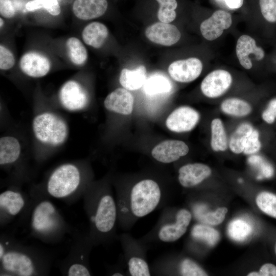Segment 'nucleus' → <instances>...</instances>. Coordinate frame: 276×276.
<instances>
[{"label":"nucleus","instance_id":"7ed1b4c3","mask_svg":"<svg viewBox=\"0 0 276 276\" xmlns=\"http://www.w3.org/2000/svg\"><path fill=\"white\" fill-rule=\"evenodd\" d=\"M51 264L50 255L23 245L13 237L1 234V276L47 275L50 273Z\"/></svg>","mask_w":276,"mask_h":276},{"label":"nucleus","instance_id":"c03bdc74","mask_svg":"<svg viewBox=\"0 0 276 276\" xmlns=\"http://www.w3.org/2000/svg\"><path fill=\"white\" fill-rule=\"evenodd\" d=\"M0 13L6 18H11L15 14V9L10 0H0Z\"/></svg>","mask_w":276,"mask_h":276},{"label":"nucleus","instance_id":"cd10ccee","mask_svg":"<svg viewBox=\"0 0 276 276\" xmlns=\"http://www.w3.org/2000/svg\"><path fill=\"white\" fill-rule=\"evenodd\" d=\"M211 146L216 152L225 151L228 147V141L222 121L219 118L213 119L211 123Z\"/></svg>","mask_w":276,"mask_h":276},{"label":"nucleus","instance_id":"a211bd4d","mask_svg":"<svg viewBox=\"0 0 276 276\" xmlns=\"http://www.w3.org/2000/svg\"><path fill=\"white\" fill-rule=\"evenodd\" d=\"M211 172V168L205 164H188L179 169L178 179L183 187L190 188L201 183L210 176Z\"/></svg>","mask_w":276,"mask_h":276},{"label":"nucleus","instance_id":"72a5a7b5","mask_svg":"<svg viewBox=\"0 0 276 276\" xmlns=\"http://www.w3.org/2000/svg\"><path fill=\"white\" fill-rule=\"evenodd\" d=\"M158 4L157 16L160 22L170 23L176 17V0H155Z\"/></svg>","mask_w":276,"mask_h":276},{"label":"nucleus","instance_id":"e433bc0d","mask_svg":"<svg viewBox=\"0 0 276 276\" xmlns=\"http://www.w3.org/2000/svg\"><path fill=\"white\" fill-rule=\"evenodd\" d=\"M26 7L29 11L43 8L54 16L59 15L61 11L57 0H32L27 3Z\"/></svg>","mask_w":276,"mask_h":276},{"label":"nucleus","instance_id":"f3484780","mask_svg":"<svg viewBox=\"0 0 276 276\" xmlns=\"http://www.w3.org/2000/svg\"><path fill=\"white\" fill-rule=\"evenodd\" d=\"M147 38L151 41L165 46H170L177 43L181 33L174 25L165 22H156L147 28Z\"/></svg>","mask_w":276,"mask_h":276},{"label":"nucleus","instance_id":"a19ab883","mask_svg":"<svg viewBox=\"0 0 276 276\" xmlns=\"http://www.w3.org/2000/svg\"><path fill=\"white\" fill-rule=\"evenodd\" d=\"M262 118L268 124L273 123L276 118V98L272 99L263 112Z\"/></svg>","mask_w":276,"mask_h":276},{"label":"nucleus","instance_id":"dca6fc26","mask_svg":"<svg viewBox=\"0 0 276 276\" xmlns=\"http://www.w3.org/2000/svg\"><path fill=\"white\" fill-rule=\"evenodd\" d=\"M188 145L179 140H166L156 145L152 150L151 155L157 161L169 164L174 162L189 152Z\"/></svg>","mask_w":276,"mask_h":276},{"label":"nucleus","instance_id":"aec40b11","mask_svg":"<svg viewBox=\"0 0 276 276\" xmlns=\"http://www.w3.org/2000/svg\"><path fill=\"white\" fill-rule=\"evenodd\" d=\"M19 66L22 72L28 76L38 78L48 74L51 64L44 56L36 52H29L21 58Z\"/></svg>","mask_w":276,"mask_h":276},{"label":"nucleus","instance_id":"393cba45","mask_svg":"<svg viewBox=\"0 0 276 276\" xmlns=\"http://www.w3.org/2000/svg\"><path fill=\"white\" fill-rule=\"evenodd\" d=\"M108 36L107 27L99 22H93L83 30L82 38L84 42L94 48L102 46Z\"/></svg>","mask_w":276,"mask_h":276},{"label":"nucleus","instance_id":"f704fd0d","mask_svg":"<svg viewBox=\"0 0 276 276\" xmlns=\"http://www.w3.org/2000/svg\"><path fill=\"white\" fill-rule=\"evenodd\" d=\"M256 203L263 212L276 218V195L267 192H261L256 198Z\"/></svg>","mask_w":276,"mask_h":276},{"label":"nucleus","instance_id":"5701e85b","mask_svg":"<svg viewBox=\"0 0 276 276\" xmlns=\"http://www.w3.org/2000/svg\"><path fill=\"white\" fill-rule=\"evenodd\" d=\"M20 145L14 137L3 136L0 139V164L7 166L15 164L20 154Z\"/></svg>","mask_w":276,"mask_h":276},{"label":"nucleus","instance_id":"9d476101","mask_svg":"<svg viewBox=\"0 0 276 276\" xmlns=\"http://www.w3.org/2000/svg\"><path fill=\"white\" fill-rule=\"evenodd\" d=\"M30 196L17 188L0 194V225L4 227L18 216L25 218L30 206Z\"/></svg>","mask_w":276,"mask_h":276},{"label":"nucleus","instance_id":"6e6552de","mask_svg":"<svg viewBox=\"0 0 276 276\" xmlns=\"http://www.w3.org/2000/svg\"><path fill=\"white\" fill-rule=\"evenodd\" d=\"M122 247L127 273L131 276H149L151 271L146 257V244L127 233L118 236Z\"/></svg>","mask_w":276,"mask_h":276},{"label":"nucleus","instance_id":"20e7f679","mask_svg":"<svg viewBox=\"0 0 276 276\" xmlns=\"http://www.w3.org/2000/svg\"><path fill=\"white\" fill-rule=\"evenodd\" d=\"M30 206L25 218L29 219L30 234L46 243H55L70 233L71 228L49 196L40 189L30 193Z\"/></svg>","mask_w":276,"mask_h":276},{"label":"nucleus","instance_id":"2f4dec72","mask_svg":"<svg viewBox=\"0 0 276 276\" xmlns=\"http://www.w3.org/2000/svg\"><path fill=\"white\" fill-rule=\"evenodd\" d=\"M251 225L242 219H236L228 224L227 232L229 236L234 240L242 242L246 240L251 234Z\"/></svg>","mask_w":276,"mask_h":276},{"label":"nucleus","instance_id":"f8f14e48","mask_svg":"<svg viewBox=\"0 0 276 276\" xmlns=\"http://www.w3.org/2000/svg\"><path fill=\"white\" fill-rule=\"evenodd\" d=\"M202 67L199 59L191 57L174 61L169 66L168 72L175 81L187 83L194 81L200 76Z\"/></svg>","mask_w":276,"mask_h":276},{"label":"nucleus","instance_id":"2eb2a0df","mask_svg":"<svg viewBox=\"0 0 276 276\" xmlns=\"http://www.w3.org/2000/svg\"><path fill=\"white\" fill-rule=\"evenodd\" d=\"M59 99L62 105L70 110H80L88 102L87 93L77 82L71 80L66 82L59 92Z\"/></svg>","mask_w":276,"mask_h":276},{"label":"nucleus","instance_id":"6ab92c4d","mask_svg":"<svg viewBox=\"0 0 276 276\" xmlns=\"http://www.w3.org/2000/svg\"><path fill=\"white\" fill-rule=\"evenodd\" d=\"M236 53L240 64L246 70H249L252 66L249 55H254L255 59L258 61L262 60L265 56L263 49L258 47L255 40L247 35H241L238 38Z\"/></svg>","mask_w":276,"mask_h":276},{"label":"nucleus","instance_id":"ea45409f","mask_svg":"<svg viewBox=\"0 0 276 276\" xmlns=\"http://www.w3.org/2000/svg\"><path fill=\"white\" fill-rule=\"evenodd\" d=\"M15 59L13 55L8 49L1 45L0 46V68L7 70L13 66Z\"/></svg>","mask_w":276,"mask_h":276},{"label":"nucleus","instance_id":"0eeeda50","mask_svg":"<svg viewBox=\"0 0 276 276\" xmlns=\"http://www.w3.org/2000/svg\"><path fill=\"white\" fill-rule=\"evenodd\" d=\"M94 246L87 233L76 235L68 255L59 264L61 274L66 276L93 275L89 260Z\"/></svg>","mask_w":276,"mask_h":276},{"label":"nucleus","instance_id":"37998d69","mask_svg":"<svg viewBox=\"0 0 276 276\" xmlns=\"http://www.w3.org/2000/svg\"><path fill=\"white\" fill-rule=\"evenodd\" d=\"M125 263L123 256L119 263L112 266H108L107 269V274L112 276H124L126 275L127 272H125Z\"/></svg>","mask_w":276,"mask_h":276},{"label":"nucleus","instance_id":"f03ea898","mask_svg":"<svg viewBox=\"0 0 276 276\" xmlns=\"http://www.w3.org/2000/svg\"><path fill=\"white\" fill-rule=\"evenodd\" d=\"M167 196L160 184L151 178L141 179L127 189H118L119 226L130 229L139 219L165 204Z\"/></svg>","mask_w":276,"mask_h":276},{"label":"nucleus","instance_id":"b1692460","mask_svg":"<svg viewBox=\"0 0 276 276\" xmlns=\"http://www.w3.org/2000/svg\"><path fill=\"white\" fill-rule=\"evenodd\" d=\"M192 212L195 218L202 223L215 225L223 222L227 209L222 207L212 212L205 204L196 203L192 206Z\"/></svg>","mask_w":276,"mask_h":276},{"label":"nucleus","instance_id":"4be33fe9","mask_svg":"<svg viewBox=\"0 0 276 276\" xmlns=\"http://www.w3.org/2000/svg\"><path fill=\"white\" fill-rule=\"evenodd\" d=\"M108 6L107 0H75L73 11L78 18L89 20L103 15Z\"/></svg>","mask_w":276,"mask_h":276},{"label":"nucleus","instance_id":"bb28decb","mask_svg":"<svg viewBox=\"0 0 276 276\" xmlns=\"http://www.w3.org/2000/svg\"><path fill=\"white\" fill-rule=\"evenodd\" d=\"M144 93L149 96L166 95L172 90V84L168 77L154 74L148 77L143 86Z\"/></svg>","mask_w":276,"mask_h":276},{"label":"nucleus","instance_id":"de8ad7c7","mask_svg":"<svg viewBox=\"0 0 276 276\" xmlns=\"http://www.w3.org/2000/svg\"><path fill=\"white\" fill-rule=\"evenodd\" d=\"M248 276H260L259 272H251L247 274Z\"/></svg>","mask_w":276,"mask_h":276},{"label":"nucleus","instance_id":"c85d7f7f","mask_svg":"<svg viewBox=\"0 0 276 276\" xmlns=\"http://www.w3.org/2000/svg\"><path fill=\"white\" fill-rule=\"evenodd\" d=\"M253 130V127L249 123L240 124L230 137L228 146L231 151L235 154L243 152L246 141Z\"/></svg>","mask_w":276,"mask_h":276},{"label":"nucleus","instance_id":"c9c22d12","mask_svg":"<svg viewBox=\"0 0 276 276\" xmlns=\"http://www.w3.org/2000/svg\"><path fill=\"white\" fill-rule=\"evenodd\" d=\"M179 275L182 276H206V272L195 261L189 258H184L178 265Z\"/></svg>","mask_w":276,"mask_h":276},{"label":"nucleus","instance_id":"4c0bfd02","mask_svg":"<svg viewBox=\"0 0 276 276\" xmlns=\"http://www.w3.org/2000/svg\"><path fill=\"white\" fill-rule=\"evenodd\" d=\"M263 17L268 22H276V0H259Z\"/></svg>","mask_w":276,"mask_h":276},{"label":"nucleus","instance_id":"423d86ee","mask_svg":"<svg viewBox=\"0 0 276 276\" xmlns=\"http://www.w3.org/2000/svg\"><path fill=\"white\" fill-rule=\"evenodd\" d=\"M173 213L165 208L154 227L140 239L146 244L154 241L171 243L180 239L187 232L192 214L183 208Z\"/></svg>","mask_w":276,"mask_h":276},{"label":"nucleus","instance_id":"ddd939ff","mask_svg":"<svg viewBox=\"0 0 276 276\" xmlns=\"http://www.w3.org/2000/svg\"><path fill=\"white\" fill-rule=\"evenodd\" d=\"M199 119V114L195 109L189 106H181L170 113L166 124L172 131L185 132L192 130Z\"/></svg>","mask_w":276,"mask_h":276},{"label":"nucleus","instance_id":"58836bf2","mask_svg":"<svg viewBox=\"0 0 276 276\" xmlns=\"http://www.w3.org/2000/svg\"><path fill=\"white\" fill-rule=\"evenodd\" d=\"M261 147L259 132L254 129L246 141L243 152L246 155L253 154L258 152Z\"/></svg>","mask_w":276,"mask_h":276},{"label":"nucleus","instance_id":"473e14b6","mask_svg":"<svg viewBox=\"0 0 276 276\" xmlns=\"http://www.w3.org/2000/svg\"><path fill=\"white\" fill-rule=\"evenodd\" d=\"M66 46L69 57L75 64H83L87 58L86 48L81 41L76 37H71L67 40Z\"/></svg>","mask_w":276,"mask_h":276},{"label":"nucleus","instance_id":"49530a36","mask_svg":"<svg viewBox=\"0 0 276 276\" xmlns=\"http://www.w3.org/2000/svg\"><path fill=\"white\" fill-rule=\"evenodd\" d=\"M231 9H237L242 7L243 0H216Z\"/></svg>","mask_w":276,"mask_h":276},{"label":"nucleus","instance_id":"1a4fd4ad","mask_svg":"<svg viewBox=\"0 0 276 276\" xmlns=\"http://www.w3.org/2000/svg\"><path fill=\"white\" fill-rule=\"evenodd\" d=\"M33 130L39 141L52 145L62 144L67 135L65 123L57 116L49 112L42 113L35 117Z\"/></svg>","mask_w":276,"mask_h":276},{"label":"nucleus","instance_id":"39448f33","mask_svg":"<svg viewBox=\"0 0 276 276\" xmlns=\"http://www.w3.org/2000/svg\"><path fill=\"white\" fill-rule=\"evenodd\" d=\"M88 186L85 184L80 167L66 163L57 167L49 176L45 186L40 189L50 197L70 204L82 197Z\"/></svg>","mask_w":276,"mask_h":276},{"label":"nucleus","instance_id":"8fccbe9b","mask_svg":"<svg viewBox=\"0 0 276 276\" xmlns=\"http://www.w3.org/2000/svg\"><path fill=\"white\" fill-rule=\"evenodd\" d=\"M275 252H276V246H275Z\"/></svg>","mask_w":276,"mask_h":276},{"label":"nucleus","instance_id":"c756f323","mask_svg":"<svg viewBox=\"0 0 276 276\" xmlns=\"http://www.w3.org/2000/svg\"><path fill=\"white\" fill-rule=\"evenodd\" d=\"M221 109L224 113L237 117L246 116L252 110L247 102L237 98H230L224 100L221 104Z\"/></svg>","mask_w":276,"mask_h":276},{"label":"nucleus","instance_id":"a18cd8bd","mask_svg":"<svg viewBox=\"0 0 276 276\" xmlns=\"http://www.w3.org/2000/svg\"><path fill=\"white\" fill-rule=\"evenodd\" d=\"M260 276H276V266L266 263L262 265L259 271Z\"/></svg>","mask_w":276,"mask_h":276},{"label":"nucleus","instance_id":"4468645a","mask_svg":"<svg viewBox=\"0 0 276 276\" xmlns=\"http://www.w3.org/2000/svg\"><path fill=\"white\" fill-rule=\"evenodd\" d=\"M232 24L231 15L226 11L218 10L202 22L200 30L205 39L212 41L219 38Z\"/></svg>","mask_w":276,"mask_h":276},{"label":"nucleus","instance_id":"a878e982","mask_svg":"<svg viewBox=\"0 0 276 276\" xmlns=\"http://www.w3.org/2000/svg\"><path fill=\"white\" fill-rule=\"evenodd\" d=\"M147 78L146 67L144 65H140L133 70L123 69L119 81L124 88L134 90L143 87Z\"/></svg>","mask_w":276,"mask_h":276},{"label":"nucleus","instance_id":"f257e3e1","mask_svg":"<svg viewBox=\"0 0 276 276\" xmlns=\"http://www.w3.org/2000/svg\"><path fill=\"white\" fill-rule=\"evenodd\" d=\"M106 185H88L82 196L89 223L87 233L95 246L108 245L118 237L116 199Z\"/></svg>","mask_w":276,"mask_h":276},{"label":"nucleus","instance_id":"79ce46f5","mask_svg":"<svg viewBox=\"0 0 276 276\" xmlns=\"http://www.w3.org/2000/svg\"><path fill=\"white\" fill-rule=\"evenodd\" d=\"M249 163L252 165H257L260 164L261 166V170L263 174L267 178L270 177L273 174V169L272 167L268 164L262 163L263 159L262 157L259 156H254L249 159Z\"/></svg>","mask_w":276,"mask_h":276},{"label":"nucleus","instance_id":"412c9836","mask_svg":"<svg viewBox=\"0 0 276 276\" xmlns=\"http://www.w3.org/2000/svg\"><path fill=\"white\" fill-rule=\"evenodd\" d=\"M104 103L105 108L109 111L128 115L133 110L134 98L127 89L118 88L106 97Z\"/></svg>","mask_w":276,"mask_h":276},{"label":"nucleus","instance_id":"09e8293b","mask_svg":"<svg viewBox=\"0 0 276 276\" xmlns=\"http://www.w3.org/2000/svg\"><path fill=\"white\" fill-rule=\"evenodd\" d=\"M0 21H1V22H0L1 25H0V26H1V27H2L3 26V24H4V22H3L4 21H3V20L2 19V18H1L0 19Z\"/></svg>","mask_w":276,"mask_h":276},{"label":"nucleus","instance_id":"7c9ffc66","mask_svg":"<svg viewBox=\"0 0 276 276\" xmlns=\"http://www.w3.org/2000/svg\"><path fill=\"white\" fill-rule=\"evenodd\" d=\"M191 235L194 240L211 246L216 245L220 239V234L217 230L203 223L195 224L191 230Z\"/></svg>","mask_w":276,"mask_h":276},{"label":"nucleus","instance_id":"9b49d317","mask_svg":"<svg viewBox=\"0 0 276 276\" xmlns=\"http://www.w3.org/2000/svg\"><path fill=\"white\" fill-rule=\"evenodd\" d=\"M233 78L230 73L219 69L208 74L201 82L202 94L209 98H216L223 95L230 87Z\"/></svg>","mask_w":276,"mask_h":276}]
</instances>
